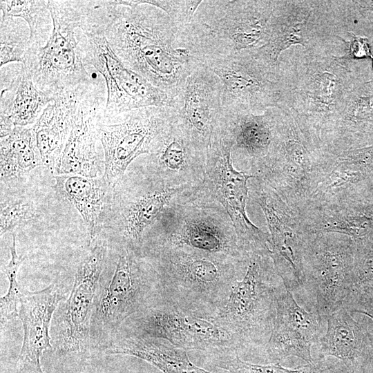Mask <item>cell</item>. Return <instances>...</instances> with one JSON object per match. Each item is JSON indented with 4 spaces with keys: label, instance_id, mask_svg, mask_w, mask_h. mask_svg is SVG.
Masks as SVG:
<instances>
[{
    "label": "cell",
    "instance_id": "obj_13",
    "mask_svg": "<svg viewBox=\"0 0 373 373\" xmlns=\"http://www.w3.org/2000/svg\"><path fill=\"white\" fill-rule=\"evenodd\" d=\"M191 189L173 188L144 169L124 176L113 191L108 222L124 248L142 256L144 234L169 205Z\"/></svg>",
    "mask_w": 373,
    "mask_h": 373
},
{
    "label": "cell",
    "instance_id": "obj_24",
    "mask_svg": "<svg viewBox=\"0 0 373 373\" xmlns=\"http://www.w3.org/2000/svg\"><path fill=\"white\" fill-rule=\"evenodd\" d=\"M282 114L279 106L260 114L223 110L218 130L231 143L232 161L245 162L250 171L269 154Z\"/></svg>",
    "mask_w": 373,
    "mask_h": 373
},
{
    "label": "cell",
    "instance_id": "obj_37",
    "mask_svg": "<svg viewBox=\"0 0 373 373\" xmlns=\"http://www.w3.org/2000/svg\"><path fill=\"white\" fill-rule=\"evenodd\" d=\"M214 356L216 367L229 373H307L308 365L296 369L283 367L278 363L260 365L241 360L233 352H218Z\"/></svg>",
    "mask_w": 373,
    "mask_h": 373
},
{
    "label": "cell",
    "instance_id": "obj_32",
    "mask_svg": "<svg viewBox=\"0 0 373 373\" xmlns=\"http://www.w3.org/2000/svg\"><path fill=\"white\" fill-rule=\"evenodd\" d=\"M326 320V331L320 339L321 357H334L346 365L353 362L360 355L363 345V336L358 324L343 306Z\"/></svg>",
    "mask_w": 373,
    "mask_h": 373
},
{
    "label": "cell",
    "instance_id": "obj_25",
    "mask_svg": "<svg viewBox=\"0 0 373 373\" xmlns=\"http://www.w3.org/2000/svg\"><path fill=\"white\" fill-rule=\"evenodd\" d=\"M62 299L54 283L39 291L22 294L18 312L23 329V343L17 359L20 369L43 373L40 359L44 352L52 347L50 322Z\"/></svg>",
    "mask_w": 373,
    "mask_h": 373
},
{
    "label": "cell",
    "instance_id": "obj_2",
    "mask_svg": "<svg viewBox=\"0 0 373 373\" xmlns=\"http://www.w3.org/2000/svg\"><path fill=\"white\" fill-rule=\"evenodd\" d=\"M278 106L294 119L307 142L322 153L324 141L354 88L349 59L295 49L279 61Z\"/></svg>",
    "mask_w": 373,
    "mask_h": 373
},
{
    "label": "cell",
    "instance_id": "obj_39",
    "mask_svg": "<svg viewBox=\"0 0 373 373\" xmlns=\"http://www.w3.org/2000/svg\"><path fill=\"white\" fill-rule=\"evenodd\" d=\"M350 35L352 38L347 41L346 52L342 57L347 59L372 57L367 39L352 32H350Z\"/></svg>",
    "mask_w": 373,
    "mask_h": 373
},
{
    "label": "cell",
    "instance_id": "obj_27",
    "mask_svg": "<svg viewBox=\"0 0 373 373\" xmlns=\"http://www.w3.org/2000/svg\"><path fill=\"white\" fill-rule=\"evenodd\" d=\"M93 84L79 86L56 95L32 126L43 164L52 172L56 171L68 138L77 104Z\"/></svg>",
    "mask_w": 373,
    "mask_h": 373
},
{
    "label": "cell",
    "instance_id": "obj_22",
    "mask_svg": "<svg viewBox=\"0 0 373 373\" xmlns=\"http://www.w3.org/2000/svg\"><path fill=\"white\" fill-rule=\"evenodd\" d=\"M207 156L174 115L143 169L171 187L196 188L204 180Z\"/></svg>",
    "mask_w": 373,
    "mask_h": 373
},
{
    "label": "cell",
    "instance_id": "obj_28",
    "mask_svg": "<svg viewBox=\"0 0 373 373\" xmlns=\"http://www.w3.org/2000/svg\"><path fill=\"white\" fill-rule=\"evenodd\" d=\"M57 194L72 204L81 215L90 240L99 234L108 220L114 188L104 175L86 177L79 175H57L54 177Z\"/></svg>",
    "mask_w": 373,
    "mask_h": 373
},
{
    "label": "cell",
    "instance_id": "obj_29",
    "mask_svg": "<svg viewBox=\"0 0 373 373\" xmlns=\"http://www.w3.org/2000/svg\"><path fill=\"white\" fill-rule=\"evenodd\" d=\"M105 352L142 359L163 373H212L193 363L185 350L161 338L126 333L112 340Z\"/></svg>",
    "mask_w": 373,
    "mask_h": 373
},
{
    "label": "cell",
    "instance_id": "obj_20",
    "mask_svg": "<svg viewBox=\"0 0 373 373\" xmlns=\"http://www.w3.org/2000/svg\"><path fill=\"white\" fill-rule=\"evenodd\" d=\"M101 77L80 99L73 117L68 138L58 162L57 175L98 177L102 160L97 146L99 126L106 102L104 81Z\"/></svg>",
    "mask_w": 373,
    "mask_h": 373
},
{
    "label": "cell",
    "instance_id": "obj_35",
    "mask_svg": "<svg viewBox=\"0 0 373 373\" xmlns=\"http://www.w3.org/2000/svg\"><path fill=\"white\" fill-rule=\"evenodd\" d=\"M12 242L10 247V260L8 264L4 267L3 271L6 275L9 287L7 294L1 298L0 300V314H1V328L12 319L18 316L19 307L22 294L17 280V275L19 267L22 264L25 258L19 256L16 249V233H12Z\"/></svg>",
    "mask_w": 373,
    "mask_h": 373
},
{
    "label": "cell",
    "instance_id": "obj_5",
    "mask_svg": "<svg viewBox=\"0 0 373 373\" xmlns=\"http://www.w3.org/2000/svg\"><path fill=\"white\" fill-rule=\"evenodd\" d=\"M52 30L43 46H30L23 66L36 86L53 98L66 90L96 83L84 59L82 26L88 1H46Z\"/></svg>",
    "mask_w": 373,
    "mask_h": 373
},
{
    "label": "cell",
    "instance_id": "obj_33",
    "mask_svg": "<svg viewBox=\"0 0 373 373\" xmlns=\"http://www.w3.org/2000/svg\"><path fill=\"white\" fill-rule=\"evenodd\" d=\"M1 18L23 19L30 30V46H43L49 39L52 21L46 1L1 0Z\"/></svg>",
    "mask_w": 373,
    "mask_h": 373
},
{
    "label": "cell",
    "instance_id": "obj_11",
    "mask_svg": "<svg viewBox=\"0 0 373 373\" xmlns=\"http://www.w3.org/2000/svg\"><path fill=\"white\" fill-rule=\"evenodd\" d=\"M88 10L82 26L81 46L86 64L102 76L106 85L104 117L149 106L175 109L178 104L173 98L120 61L102 30L88 17Z\"/></svg>",
    "mask_w": 373,
    "mask_h": 373
},
{
    "label": "cell",
    "instance_id": "obj_31",
    "mask_svg": "<svg viewBox=\"0 0 373 373\" xmlns=\"http://www.w3.org/2000/svg\"><path fill=\"white\" fill-rule=\"evenodd\" d=\"M43 164L32 126H15L1 137V183L17 182Z\"/></svg>",
    "mask_w": 373,
    "mask_h": 373
},
{
    "label": "cell",
    "instance_id": "obj_3",
    "mask_svg": "<svg viewBox=\"0 0 373 373\" xmlns=\"http://www.w3.org/2000/svg\"><path fill=\"white\" fill-rule=\"evenodd\" d=\"M142 255L156 273L162 299L209 318L245 274L249 260L149 243Z\"/></svg>",
    "mask_w": 373,
    "mask_h": 373
},
{
    "label": "cell",
    "instance_id": "obj_8",
    "mask_svg": "<svg viewBox=\"0 0 373 373\" xmlns=\"http://www.w3.org/2000/svg\"><path fill=\"white\" fill-rule=\"evenodd\" d=\"M189 190L178 195L154 224L149 243L186 247L249 260L233 224L219 204L193 198Z\"/></svg>",
    "mask_w": 373,
    "mask_h": 373
},
{
    "label": "cell",
    "instance_id": "obj_36",
    "mask_svg": "<svg viewBox=\"0 0 373 373\" xmlns=\"http://www.w3.org/2000/svg\"><path fill=\"white\" fill-rule=\"evenodd\" d=\"M35 203L29 199L1 201L0 235L14 232L17 228L24 226L39 217Z\"/></svg>",
    "mask_w": 373,
    "mask_h": 373
},
{
    "label": "cell",
    "instance_id": "obj_9",
    "mask_svg": "<svg viewBox=\"0 0 373 373\" xmlns=\"http://www.w3.org/2000/svg\"><path fill=\"white\" fill-rule=\"evenodd\" d=\"M232 143L217 129L209 149L204 180L189 195L220 205L229 216L242 247L249 254H270V236L249 220L246 211L251 173L237 171L231 158Z\"/></svg>",
    "mask_w": 373,
    "mask_h": 373
},
{
    "label": "cell",
    "instance_id": "obj_10",
    "mask_svg": "<svg viewBox=\"0 0 373 373\" xmlns=\"http://www.w3.org/2000/svg\"><path fill=\"white\" fill-rule=\"evenodd\" d=\"M143 256L124 248L111 280L98 291L90 323V342L115 335L124 322L162 300L156 273Z\"/></svg>",
    "mask_w": 373,
    "mask_h": 373
},
{
    "label": "cell",
    "instance_id": "obj_26",
    "mask_svg": "<svg viewBox=\"0 0 373 373\" xmlns=\"http://www.w3.org/2000/svg\"><path fill=\"white\" fill-rule=\"evenodd\" d=\"M53 99L36 86L22 64L1 68V137L15 126H33Z\"/></svg>",
    "mask_w": 373,
    "mask_h": 373
},
{
    "label": "cell",
    "instance_id": "obj_7",
    "mask_svg": "<svg viewBox=\"0 0 373 373\" xmlns=\"http://www.w3.org/2000/svg\"><path fill=\"white\" fill-rule=\"evenodd\" d=\"M283 286L270 255L252 254L243 276L233 284L224 302L208 318L231 332L241 349L265 345Z\"/></svg>",
    "mask_w": 373,
    "mask_h": 373
},
{
    "label": "cell",
    "instance_id": "obj_14",
    "mask_svg": "<svg viewBox=\"0 0 373 373\" xmlns=\"http://www.w3.org/2000/svg\"><path fill=\"white\" fill-rule=\"evenodd\" d=\"M175 115L174 108L149 106L104 118L99 136L104 153V176L115 188L140 155L151 154Z\"/></svg>",
    "mask_w": 373,
    "mask_h": 373
},
{
    "label": "cell",
    "instance_id": "obj_30",
    "mask_svg": "<svg viewBox=\"0 0 373 373\" xmlns=\"http://www.w3.org/2000/svg\"><path fill=\"white\" fill-rule=\"evenodd\" d=\"M356 202L306 207L299 214L309 234L338 233L358 240L373 230V216Z\"/></svg>",
    "mask_w": 373,
    "mask_h": 373
},
{
    "label": "cell",
    "instance_id": "obj_1",
    "mask_svg": "<svg viewBox=\"0 0 373 373\" xmlns=\"http://www.w3.org/2000/svg\"><path fill=\"white\" fill-rule=\"evenodd\" d=\"M92 21L120 61L178 104L187 77L204 64L186 48L180 28L140 1H93ZM177 106V107H178Z\"/></svg>",
    "mask_w": 373,
    "mask_h": 373
},
{
    "label": "cell",
    "instance_id": "obj_38",
    "mask_svg": "<svg viewBox=\"0 0 373 373\" xmlns=\"http://www.w3.org/2000/svg\"><path fill=\"white\" fill-rule=\"evenodd\" d=\"M142 2L152 5L166 12L179 26L188 24L202 1H165L150 0Z\"/></svg>",
    "mask_w": 373,
    "mask_h": 373
},
{
    "label": "cell",
    "instance_id": "obj_41",
    "mask_svg": "<svg viewBox=\"0 0 373 373\" xmlns=\"http://www.w3.org/2000/svg\"><path fill=\"white\" fill-rule=\"evenodd\" d=\"M372 59H373V56L372 57Z\"/></svg>",
    "mask_w": 373,
    "mask_h": 373
},
{
    "label": "cell",
    "instance_id": "obj_17",
    "mask_svg": "<svg viewBox=\"0 0 373 373\" xmlns=\"http://www.w3.org/2000/svg\"><path fill=\"white\" fill-rule=\"evenodd\" d=\"M205 64L220 80L223 110L260 114L278 106L279 68L267 65L251 50Z\"/></svg>",
    "mask_w": 373,
    "mask_h": 373
},
{
    "label": "cell",
    "instance_id": "obj_23",
    "mask_svg": "<svg viewBox=\"0 0 373 373\" xmlns=\"http://www.w3.org/2000/svg\"><path fill=\"white\" fill-rule=\"evenodd\" d=\"M321 318L309 312L296 301L283 285L277 296L276 315L266 350L274 361L296 356L313 365L312 347L321 339Z\"/></svg>",
    "mask_w": 373,
    "mask_h": 373
},
{
    "label": "cell",
    "instance_id": "obj_12",
    "mask_svg": "<svg viewBox=\"0 0 373 373\" xmlns=\"http://www.w3.org/2000/svg\"><path fill=\"white\" fill-rule=\"evenodd\" d=\"M282 110L269 154L251 171L299 211L308 196L322 153L307 142L293 117Z\"/></svg>",
    "mask_w": 373,
    "mask_h": 373
},
{
    "label": "cell",
    "instance_id": "obj_34",
    "mask_svg": "<svg viewBox=\"0 0 373 373\" xmlns=\"http://www.w3.org/2000/svg\"><path fill=\"white\" fill-rule=\"evenodd\" d=\"M30 47V30L20 18H1L0 66L14 62L23 64Z\"/></svg>",
    "mask_w": 373,
    "mask_h": 373
},
{
    "label": "cell",
    "instance_id": "obj_19",
    "mask_svg": "<svg viewBox=\"0 0 373 373\" xmlns=\"http://www.w3.org/2000/svg\"><path fill=\"white\" fill-rule=\"evenodd\" d=\"M107 254L106 241L96 244L79 262L63 312L59 334L60 352L86 350L90 343V318Z\"/></svg>",
    "mask_w": 373,
    "mask_h": 373
},
{
    "label": "cell",
    "instance_id": "obj_15",
    "mask_svg": "<svg viewBox=\"0 0 373 373\" xmlns=\"http://www.w3.org/2000/svg\"><path fill=\"white\" fill-rule=\"evenodd\" d=\"M353 240L338 233L309 234L303 263L305 286L312 291L321 319L343 305L352 287L355 258Z\"/></svg>",
    "mask_w": 373,
    "mask_h": 373
},
{
    "label": "cell",
    "instance_id": "obj_16",
    "mask_svg": "<svg viewBox=\"0 0 373 373\" xmlns=\"http://www.w3.org/2000/svg\"><path fill=\"white\" fill-rule=\"evenodd\" d=\"M128 319L131 332L126 333L164 339L184 350L235 352L241 349L224 327L163 299Z\"/></svg>",
    "mask_w": 373,
    "mask_h": 373
},
{
    "label": "cell",
    "instance_id": "obj_40",
    "mask_svg": "<svg viewBox=\"0 0 373 373\" xmlns=\"http://www.w3.org/2000/svg\"><path fill=\"white\" fill-rule=\"evenodd\" d=\"M343 361H316L313 365H308L307 373H350Z\"/></svg>",
    "mask_w": 373,
    "mask_h": 373
},
{
    "label": "cell",
    "instance_id": "obj_18",
    "mask_svg": "<svg viewBox=\"0 0 373 373\" xmlns=\"http://www.w3.org/2000/svg\"><path fill=\"white\" fill-rule=\"evenodd\" d=\"M251 184L269 230L270 258L276 274L290 291L305 287L303 256L309 234L299 212L261 180L254 178Z\"/></svg>",
    "mask_w": 373,
    "mask_h": 373
},
{
    "label": "cell",
    "instance_id": "obj_4",
    "mask_svg": "<svg viewBox=\"0 0 373 373\" xmlns=\"http://www.w3.org/2000/svg\"><path fill=\"white\" fill-rule=\"evenodd\" d=\"M276 1H202L191 21L180 27L186 46L202 62L267 44Z\"/></svg>",
    "mask_w": 373,
    "mask_h": 373
},
{
    "label": "cell",
    "instance_id": "obj_6",
    "mask_svg": "<svg viewBox=\"0 0 373 373\" xmlns=\"http://www.w3.org/2000/svg\"><path fill=\"white\" fill-rule=\"evenodd\" d=\"M349 6L346 1H276L267 44L251 50L275 68H279L282 52L294 46L311 52L333 54L334 47L346 44Z\"/></svg>",
    "mask_w": 373,
    "mask_h": 373
},
{
    "label": "cell",
    "instance_id": "obj_21",
    "mask_svg": "<svg viewBox=\"0 0 373 373\" xmlns=\"http://www.w3.org/2000/svg\"><path fill=\"white\" fill-rule=\"evenodd\" d=\"M174 110L176 120L207 155L223 108L220 80L205 63L187 77L178 107Z\"/></svg>",
    "mask_w": 373,
    "mask_h": 373
}]
</instances>
